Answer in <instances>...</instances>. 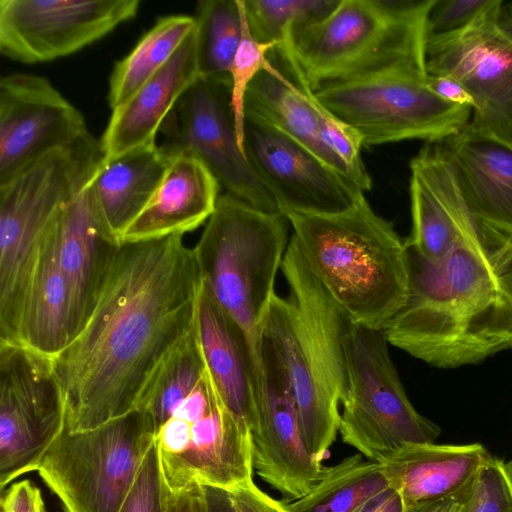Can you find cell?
I'll return each instance as SVG.
<instances>
[{"label":"cell","mask_w":512,"mask_h":512,"mask_svg":"<svg viewBox=\"0 0 512 512\" xmlns=\"http://www.w3.org/2000/svg\"><path fill=\"white\" fill-rule=\"evenodd\" d=\"M201 286L183 234L120 243L87 320L51 359L70 431L136 409L152 374L194 328Z\"/></svg>","instance_id":"1"},{"label":"cell","mask_w":512,"mask_h":512,"mask_svg":"<svg viewBox=\"0 0 512 512\" xmlns=\"http://www.w3.org/2000/svg\"><path fill=\"white\" fill-rule=\"evenodd\" d=\"M406 253L408 299L383 330L389 344L441 369L512 350V296L494 258L465 245L436 261Z\"/></svg>","instance_id":"2"},{"label":"cell","mask_w":512,"mask_h":512,"mask_svg":"<svg viewBox=\"0 0 512 512\" xmlns=\"http://www.w3.org/2000/svg\"><path fill=\"white\" fill-rule=\"evenodd\" d=\"M310 270L354 323L383 331L405 306L409 276L405 242L363 194L332 214L290 212Z\"/></svg>","instance_id":"3"},{"label":"cell","mask_w":512,"mask_h":512,"mask_svg":"<svg viewBox=\"0 0 512 512\" xmlns=\"http://www.w3.org/2000/svg\"><path fill=\"white\" fill-rule=\"evenodd\" d=\"M433 2L340 0L321 20L289 27L281 46L313 91L388 69L426 71V22Z\"/></svg>","instance_id":"4"},{"label":"cell","mask_w":512,"mask_h":512,"mask_svg":"<svg viewBox=\"0 0 512 512\" xmlns=\"http://www.w3.org/2000/svg\"><path fill=\"white\" fill-rule=\"evenodd\" d=\"M104 160L90 132L0 184V342L19 343L25 293L48 232Z\"/></svg>","instance_id":"5"},{"label":"cell","mask_w":512,"mask_h":512,"mask_svg":"<svg viewBox=\"0 0 512 512\" xmlns=\"http://www.w3.org/2000/svg\"><path fill=\"white\" fill-rule=\"evenodd\" d=\"M287 218L220 194L193 248L202 281L244 333L261 377L264 322L288 247Z\"/></svg>","instance_id":"6"},{"label":"cell","mask_w":512,"mask_h":512,"mask_svg":"<svg viewBox=\"0 0 512 512\" xmlns=\"http://www.w3.org/2000/svg\"><path fill=\"white\" fill-rule=\"evenodd\" d=\"M152 425L171 494L196 484L230 492L253 480L250 430L224 406L207 371Z\"/></svg>","instance_id":"7"},{"label":"cell","mask_w":512,"mask_h":512,"mask_svg":"<svg viewBox=\"0 0 512 512\" xmlns=\"http://www.w3.org/2000/svg\"><path fill=\"white\" fill-rule=\"evenodd\" d=\"M153 443L141 409L85 431L65 425L37 472L66 512H119Z\"/></svg>","instance_id":"8"},{"label":"cell","mask_w":512,"mask_h":512,"mask_svg":"<svg viewBox=\"0 0 512 512\" xmlns=\"http://www.w3.org/2000/svg\"><path fill=\"white\" fill-rule=\"evenodd\" d=\"M383 331L354 324L345 341L348 387L339 433L367 460L382 462L407 444L434 443L440 428L416 411Z\"/></svg>","instance_id":"9"},{"label":"cell","mask_w":512,"mask_h":512,"mask_svg":"<svg viewBox=\"0 0 512 512\" xmlns=\"http://www.w3.org/2000/svg\"><path fill=\"white\" fill-rule=\"evenodd\" d=\"M427 75L415 68L388 69L323 85L314 94L360 134L364 146L409 139L440 143L469 125L472 108L435 95Z\"/></svg>","instance_id":"10"},{"label":"cell","mask_w":512,"mask_h":512,"mask_svg":"<svg viewBox=\"0 0 512 512\" xmlns=\"http://www.w3.org/2000/svg\"><path fill=\"white\" fill-rule=\"evenodd\" d=\"M425 62L471 95L473 129L512 146V3L495 0L463 29L427 38Z\"/></svg>","instance_id":"11"},{"label":"cell","mask_w":512,"mask_h":512,"mask_svg":"<svg viewBox=\"0 0 512 512\" xmlns=\"http://www.w3.org/2000/svg\"><path fill=\"white\" fill-rule=\"evenodd\" d=\"M66 425V402L52 360L0 342V487L37 471Z\"/></svg>","instance_id":"12"},{"label":"cell","mask_w":512,"mask_h":512,"mask_svg":"<svg viewBox=\"0 0 512 512\" xmlns=\"http://www.w3.org/2000/svg\"><path fill=\"white\" fill-rule=\"evenodd\" d=\"M160 147L173 156L189 152L227 192L270 213L278 206L240 149L231 108L230 79L199 77L164 120Z\"/></svg>","instance_id":"13"},{"label":"cell","mask_w":512,"mask_h":512,"mask_svg":"<svg viewBox=\"0 0 512 512\" xmlns=\"http://www.w3.org/2000/svg\"><path fill=\"white\" fill-rule=\"evenodd\" d=\"M139 0H0V52L35 64L70 55L134 18Z\"/></svg>","instance_id":"14"},{"label":"cell","mask_w":512,"mask_h":512,"mask_svg":"<svg viewBox=\"0 0 512 512\" xmlns=\"http://www.w3.org/2000/svg\"><path fill=\"white\" fill-rule=\"evenodd\" d=\"M412 230L405 244L436 261L457 246H471L492 258L512 238L484 224L470 209L454 165L441 143H427L410 162Z\"/></svg>","instance_id":"15"},{"label":"cell","mask_w":512,"mask_h":512,"mask_svg":"<svg viewBox=\"0 0 512 512\" xmlns=\"http://www.w3.org/2000/svg\"><path fill=\"white\" fill-rule=\"evenodd\" d=\"M257 419L250 431L254 471L285 502L307 494L325 467L309 453L290 384L280 357L262 337Z\"/></svg>","instance_id":"16"},{"label":"cell","mask_w":512,"mask_h":512,"mask_svg":"<svg viewBox=\"0 0 512 512\" xmlns=\"http://www.w3.org/2000/svg\"><path fill=\"white\" fill-rule=\"evenodd\" d=\"M244 149L283 215L338 213L364 194L310 150L250 116H245Z\"/></svg>","instance_id":"17"},{"label":"cell","mask_w":512,"mask_h":512,"mask_svg":"<svg viewBox=\"0 0 512 512\" xmlns=\"http://www.w3.org/2000/svg\"><path fill=\"white\" fill-rule=\"evenodd\" d=\"M88 132L81 112L46 78L11 73L0 79V184Z\"/></svg>","instance_id":"18"},{"label":"cell","mask_w":512,"mask_h":512,"mask_svg":"<svg viewBox=\"0 0 512 512\" xmlns=\"http://www.w3.org/2000/svg\"><path fill=\"white\" fill-rule=\"evenodd\" d=\"M262 337L282 361L304 442L312 457L321 461L339 432L340 402L328 385L290 298L273 296Z\"/></svg>","instance_id":"19"},{"label":"cell","mask_w":512,"mask_h":512,"mask_svg":"<svg viewBox=\"0 0 512 512\" xmlns=\"http://www.w3.org/2000/svg\"><path fill=\"white\" fill-rule=\"evenodd\" d=\"M320 105L314 91L278 44L247 90L245 116L285 134L348 178L343 164L322 140Z\"/></svg>","instance_id":"20"},{"label":"cell","mask_w":512,"mask_h":512,"mask_svg":"<svg viewBox=\"0 0 512 512\" xmlns=\"http://www.w3.org/2000/svg\"><path fill=\"white\" fill-rule=\"evenodd\" d=\"M199 77L196 27L155 75L112 110L99 139L104 159L156 144L164 120Z\"/></svg>","instance_id":"21"},{"label":"cell","mask_w":512,"mask_h":512,"mask_svg":"<svg viewBox=\"0 0 512 512\" xmlns=\"http://www.w3.org/2000/svg\"><path fill=\"white\" fill-rule=\"evenodd\" d=\"M57 232L68 290L70 342L87 320L120 242L99 218L87 186L62 211Z\"/></svg>","instance_id":"22"},{"label":"cell","mask_w":512,"mask_h":512,"mask_svg":"<svg viewBox=\"0 0 512 512\" xmlns=\"http://www.w3.org/2000/svg\"><path fill=\"white\" fill-rule=\"evenodd\" d=\"M194 329L208 376L227 410L250 431L259 378L247 339L202 281Z\"/></svg>","instance_id":"23"},{"label":"cell","mask_w":512,"mask_h":512,"mask_svg":"<svg viewBox=\"0 0 512 512\" xmlns=\"http://www.w3.org/2000/svg\"><path fill=\"white\" fill-rule=\"evenodd\" d=\"M220 184L197 156L181 152L171 161L155 193L119 237L120 243L185 234L215 211Z\"/></svg>","instance_id":"24"},{"label":"cell","mask_w":512,"mask_h":512,"mask_svg":"<svg viewBox=\"0 0 512 512\" xmlns=\"http://www.w3.org/2000/svg\"><path fill=\"white\" fill-rule=\"evenodd\" d=\"M440 143L472 212L512 238V146L470 125Z\"/></svg>","instance_id":"25"},{"label":"cell","mask_w":512,"mask_h":512,"mask_svg":"<svg viewBox=\"0 0 512 512\" xmlns=\"http://www.w3.org/2000/svg\"><path fill=\"white\" fill-rule=\"evenodd\" d=\"M280 270L328 385L341 403L348 387L345 341L356 323L312 273L293 236Z\"/></svg>","instance_id":"26"},{"label":"cell","mask_w":512,"mask_h":512,"mask_svg":"<svg viewBox=\"0 0 512 512\" xmlns=\"http://www.w3.org/2000/svg\"><path fill=\"white\" fill-rule=\"evenodd\" d=\"M492 456L481 444H407L381 462L405 508L466 490Z\"/></svg>","instance_id":"27"},{"label":"cell","mask_w":512,"mask_h":512,"mask_svg":"<svg viewBox=\"0 0 512 512\" xmlns=\"http://www.w3.org/2000/svg\"><path fill=\"white\" fill-rule=\"evenodd\" d=\"M171 161L160 145L103 160L87 185L99 218L117 238L147 205Z\"/></svg>","instance_id":"28"},{"label":"cell","mask_w":512,"mask_h":512,"mask_svg":"<svg viewBox=\"0 0 512 512\" xmlns=\"http://www.w3.org/2000/svg\"><path fill=\"white\" fill-rule=\"evenodd\" d=\"M57 221L39 251L19 325L20 344L50 359L69 343L68 290L59 261Z\"/></svg>","instance_id":"29"},{"label":"cell","mask_w":512,"mask_h":512,"mask_svg":"<svg viewBox=\"0 0 512 512\" xmlns=\"http://www.w3.org/2000/svg\"><path fill=\"white\" fill-rule=\"evenodd\" d=\"M388 488L381 462L354 454L325 467L314 488L287 505L290 512H363Z\"/></svg>","instance_id":"30"},{"label":"cell","mask_w":512,"mask_h":512,"mask_svg":"<svg viewBox=\"0 0 512 512\" xmlns=\"http://www.w3.org/2000/svg\"><path fill=\"white\" fill-rule=\"evenodd\" d=\"M195 28L194 16L158 18L131 52L115 63L109 77V107L113 110L125 103L165 65Z\"/></svg>","instance_id":"31"},{"label":"cell","mask_w":512,"mask_h":512,"mask_svg":"<svg viewBox=\"0 0 512 512\" xmlns=\"http://www.w3.org/2000/svg\"><path fill=\"white\" fill-rule=\"evenodd\" d=\"M194 18L200 76L230 79L231 64L244 32L243 0H201Z\"/></svg>","instance_id":"32"},{"label":"cell","mask_w":512,"mask_h":512,"mask_svg":"<svg viewBox=\"0 0 512 512\" xmlns=\"http://www.w3.org/2000/svg\"><path fill=\"white\" fill-rule=\"evenodd\" d=\"M340 0H243L247 26L260 44L277 45L291 26L310 24L331 13Z\"/></svg>","instance_id":"33"},{"label":"cell","mask_w":512,"mask_h":512,"mask_svg":"<svg viewBox=\"0 0 512 512\" xmlns=\"http://www.w3.org/2000/svg\"><path fill=\"white\" fill-rule=\"evenodd\" d=\"M275 46L276 45L260 44L252 38L249 33L245 14L243 37L229 72L231 108L238 143L244 154L245 96L254 78L265 66L270 51Z\"/></svg>","instance_id":"34"},{"label":"cell","mask_w":512,"mask_h":512,"mask_svg":"<svg viewBox=\"0 0 512 512\" xmlns=\"http://www.w3.org/2000/svg\"><path fill=\"white\" fill-rule=\"evenodd\" d=\"M465 512H512V461L492 457L479 470Z\"/></svg>","instance_id":"35"},{"label":"cell","mask_w":512,"mask_h":512,"mask_svg":"<svg viewBox=\"0 0 512 512\" xmlns=\"http://www.w3.org/2000/svg\"><path fill=\"white\" fill-rule=\"evenodd\" d=\"M170 497L153 443L119 512H167Z\"/></svg>","instance_id":"36"},{"label":"cell","mask_w":512,"mask_h":512,"mask_svg":"<svg viewBox=\"0 0 512 512\" xmlns=\"http://www.w3.org/2000/svg\"><path fill=\"white\" fill-rule=\"evenodd\" d=\"M494 1L434 0L427 16V38L463 29L491 7Z\"/></svg>","instance_id":"37"},{"label":"cell","mask_w":512,"mask_h":512,"mask_svg":"<svg viewBox=\"0 0 512 512\" xmlns=\"http://www.w3.org/2000/svg\"><path fill=\"white\" fill-rule=\"evenodd\" d=\"M229 493L236 512H290L287 502L274 499L253 480Z\"/></svg>","instance_id":"38"},{"label":"cell","mask_w":512,"mask_h":512,"mask_svg":"<svg viewBox=\"0 0 512 512\" xmlns=\"http://www.w3.org/2000/svg\"><path fill=\"white\" fill-rule=\"evenodd\" d=\"M1 512H46V508L38 487L29 480H21L2 496Z\"/></svg>","instance_id":"39"},{"label":"cell","mask_w":512,"mask_h":512,"mask_svg":"<svg viewBox=\"0 0 512 512\" xmlns=\"http://www.w3.org/2000/svg\"><path fill=\"white\" fill-rule=\"evenodd\" d=\"M426 85L435 95L447 102L471 108L474 105L468 91L452 77L428 74Z\"/></svg>","instance_id":"40"},{"label":"cell","mask_w":512,"mask_h":512,"mask_svg":"<svg viewBox=\"0 0 512 512\" xmlns=\"http://www.w3.org/2000/svg\"><path fill=\"white\" fill-rule=\"evenodd\" d=\"M167 512H207L204 487L196 484L171 494Z\"/></svg>","instance_id":"41"},{"label":"cell","mask_w":512,"mask_h":512,"mask_svg":"<svg viewBox=\"0 0 512 512\" xmlns=\"http://www.w3.org/2000/svg\"><path fill=\"white\" fill-rule=\"evenodd\" d=\"M471 486L452 496L407 507L404 512H465Z\"/></svg>","instance_id":"42"},{"label":"cell","mask_w":512,"mask_h":512,"mask_svg":"<svg viewBox=\"0 0 512 512\" xmlns=\"http://www.w3.org/2000/svg\"><path fill=\"white\" fill-rule=\"evenodd\" d=\"M405 506L400 494L388 488L374 499L363 512H404Z\"/></svg>","instance_id":"43"},{"label":"cell","mask_w":512,"mask_h":512,"mask_svg":"<svg viewBox=\"0 0 512 512\" xmlns=\"http://www.w3.org/2000/svg\"><path fill=\"white\" fill-rule=\"evenodd\" d=\"M207 512H236L228 491L211 486H203Z\"/></svg>","instance_id":"44"},{"label":"cell","mask_w":512,"mask_h":512,"mask_svg":"<svg viewBox=\"0 0 512 512\" xmlns=\"http://www.w3.org/2000/svg\"><path fill=\"white\" fill-rule=\"evenodd\" d=\"M494 267L501 285L512 296V245L494 260Z\"/></svg>","instance_id":"45"}]
</instances>
